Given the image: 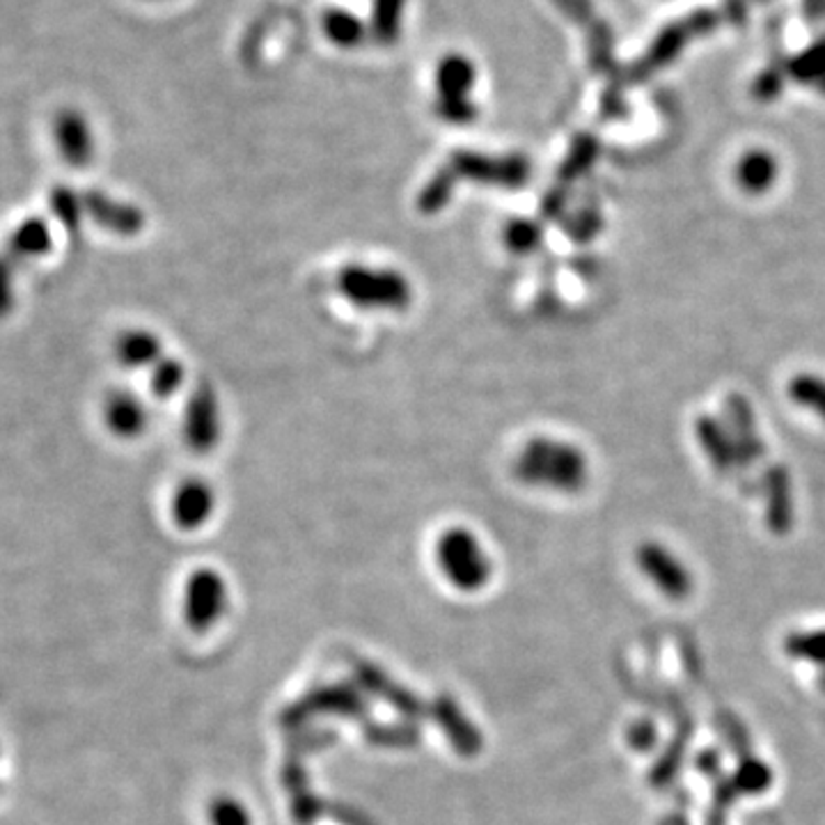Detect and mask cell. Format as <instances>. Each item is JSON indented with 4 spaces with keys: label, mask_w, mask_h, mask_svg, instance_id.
<instances>
[{
    "label": "cell",
    "mask_w": 825,
    "mask_h": 825,
    "mask_svg": "<svg viewBox=\"0 0 825 825\" xmlns=\"http://www.w3.org/2000/svg\"><path fill=\"white\" fill-rule=\"evenodd\" d=\"M229 589L223 574L212 567L195 569L184 587V619L193 633L212 631L227 610Z\"/></svg>",
    "instance_id": "8992f818"
},
{
    "label": "cell",
    "mask_w": 825,
    "mask_h": 825,
    "mask_svg": "<svg viewBox=\"0 0 825 825\" xmlns=\"http://www.w3.org/2000/svg\"><path fill=\"white\" fill-rule=\"evenodd\" d=\"M505 246L516 253V255H527V253H535L542 242H544V232L542 227L529 221V218H512L505 227Z\"/></svg>",
    "instance_id": "ffe728a7"
},
{
    "label": "cell",
    "mask_w": 825,
    "mask_h": 825,
    "mask_svg": "<svg viewBox=\"0 0 825 825\" xmlns=\"http://www.w3.org/2000/svg\"><path fill=\"white\" fill-rule=\"evenodd\" d=\"M216 505L218 497L210 482L202 478H186L172 491L170 516L184 533H195L214 518Z\"/></svg>",
    "instance_id": "ba28073f"
},
{
    "label": "cell",
    "mask_w": 825,
    "mask_h": 825,
    "mask_svg": "<svg viewBox=\"0 0 825 825\" xmlns=\"http://www.w3.org/2000/svg\"><path fill=\"white\" fill-rule=\"evenodd\" d=\"M789 399L825 425V376L816 372L795 374L789 381Z\"/></svg>",
    "instance_id": "5bb4252c"
},
{
    "label": "cell",
    "mask_w": 825,
    "mask_h": 825,
    "mask_svg": "<svg viewBox=\"0 0 825 825\" xmlns=\"http://www.w3.org/2000/svg\"><path fill=\"white\" fill-rule=\"evenodd\" d=\"M321 28H323V35H326V40L333 42L340 49L358 46L365 40V33H367V25L356 14H351V12L340 10V8H331V10L323 12Z\"/></svg>",
    "instance_id": "9a60e30c"
},
{
    "label": "cell",
    "mask_w": 825,
    "mask_h": 825,
    "mask_svg": "<svg viewBox=\"0 0 825 825\" xmlns=\"http://www.w3.org/2000/svg\"><path fill=\"white\" fill-rule=\"evenodd\" d=\"M406 0H374L372 33L381 44L397 42L401 33Z\"/></svg>",
    "instance_id": "ac0fdd59"
},
{
    "label": "cell",
    "mask_w": 825,
    "mask_h": 825,
    "mask_svg": "<svg viewBox=\"0 0 825 825\" xmlns=\"http://www.w3.org/2000/svg\"><path fill=\"white\" fill-rule=\"evenodd\" d=\"M438 722L446 725V731L450 736V741L454 743L457 750H463V754H473L480 746V736L478 731L468 725L463 714L457 709V706L450 699H443L438 704Z\"/></svg>",
    "instance_id": "e0dca14e"
},
{
    "label": "cell",
    "mask_w": 825,
    "mask_h": 825,
    "mask_svg": "<svg viewBox=\"0 0 825 825\" xmlns=\"http://www.w3.org/2000/svg\"><path fill=\"white\" fill-rule=\"evenodd\" d=\"M459 180L454 176V172L450 170V165H440L431 180L420 189V195H418V210L422 214H438L440 210H446L448 202L452 200L454 195V189H457Z\"/></svg>",
    "instance_id": "2e32d148"
},
{
    "label": "cell",
    "mask_w": 825,
    "mask_h": 825,
    "mask_svg": "<svg viewBox=\"0 0 825 825\" xmlns=\"http://www.w3.org/2000/svg\"><path fill=\"white\" fill-rule=\"evenodd\" d=\"M433 559L443 578L463 594L480 592L493 576L486 546L465 525H450L436 537Z\"/></svg>",
    "instance_id": "3957f363"
},
{
    "label": "cell",
    "mask_w": 825,
    "mask_h": 825,
    "mask_svg": "<svg viewBox=\"0 0 825 825\" xmlns=\"http://www.w3.org/2000/svg\"><path fill=\"white\" fill-rule=\"evenodd\" d=\"M186 383V365L172 356H163L150 369V386L157 397H172Z\"/></svg>",
    "instance_id": "d6986e66"
},
{
    "label": "cell",
    "mask_w": 825,
    "mask_h": 825,
    "mask_svg": "<svg viewBox=\"0 0 825 825\" xmlns=\"http://www.w3.org/2000/svg\"><path fill=\"white\" fill-rule=\"evenodd\" d=\"M87 204H90V212L101 227L117 232V234H125V237H129V234H138L144 225L142 212L129 202H120L104 193H93V195H87Z\"/></svg>",
    "instance_id": "7c38bea8"
},
{
    "label": "cell",
    "mask_w": 825,
    "mask_h": 825,
    "mask_svg": "<svg viewBox=\"0 0 825 825\" xmlns=\"http://www.w3.org/2000/svg\"><path fill=\"white\" fill-rule=\"evenodd\" d=\"M340 297L367 312H401L413 303V285L406 274L393 267L349 261L335 274Z\"/></svg>",
    "instance_id": "7a4b0ae2"
},
{
    "label": "cell",
    "mask_w": 825,
    "mask_h": 825,
    "mask_svg": "<svg viewBox=\"0 0 825 825\" xmlns=\"http://www.w3.org/2000/svg\"><path fill=\"white\" fill-rule=\"evenodd\" d=\"M55 136H57V144H61L63 157L69 163H74L76 168L90 163L95 154V136L78 113L61 115V120H57V127H55Z\"/></svg>",
    "instance_id": "4fadbf2b"
},
{
    "label": "cell",
    "mask_w": 825,
    "mask_h": 825,
    "mask_svg": "<svg viewBox=\"0 0 825 825\" xmlns=\"http://www.w3.org/2000/svg\"><path fill=\"white\" fill-rule=\"evenodd\" d=\"M210 823L212 825H253V816L248 807L234 799V795H218L210 805Z\"/></svg>",
    "instance_id": "44dd1931"
},
{
    "label": "cell",
    "mask_w": 825,
    "mask_h": 825,
    "mask_svg": "<svg viewBox=\"0 0 825 825\" xmlns=\"http://www.w3.org/2000/svg\"><path fill=\"white\" fill-rule=\"evenodd\" d=\"M182 436L186 448L195 454H210L218 448L223 438V410L212 383L200 381L191 390L182 413Z\"/></svg>",
    "instance_id": "52a82bcc"
},
{
    "label": "cell",
    "mask_w": 825,
    "mask_h": 825,
    "mask_svg": "<svg viewBox=\"0 0 825 825\" xmlns=\"http://www.w3.org/2000/svg\"><path fill=\"white\" fill-rule=\"evenodd\" d=\"M514 478L542 491L578 493L589 480V457L567 438L537 433L518 448Z\"/></svg>",
    "instance_id": "6da1fadb"
},
{
    "label": "cell",
    "mask_w": 825,
    "mask_h": 825,
    "mask_svg": "<svg viewBox=\"0 0 825 825\" xmlns=\"http://www.w3.org/2000/svg\"><path fill=\"white\" fill-rule=\"evenodd\" d=\"M104 422L115 436L138 438L150 425V413L133 393H113L104 401Z\"/></svg>",
    "instance_id": "30bf717a"
},
{
    "label": "cell",
    "mask_w": 825,
    "mask_h": 825,
    "mask_svg": "<svg viewBox=\"0 0 825 825\" xmlns=\"http://www.w3.org/2000/svg\"><path fill=\"white\" fill-rule=\"evenodd\" d=\"M478 67L463 53H448L433 72V110L440 120L463 127L478 120L480 106L473 101Z\"/></svg>",
    "instance_id": "277c9868"
},
{
    "label": "cell",
    "mask_w": 825,
    "mask_h": 825,
    "mask_svg": "<svg viewBox=\"0 0 825 825\" xmlns=\"http://www.w3.org/2000/svg\"><path fill=\"white\" fill-rule=\"evenodd\" d=\"M733 180L736 186L748 195H765L775 189L780 180V161L769 150H750L736 161Z\"/></svg>",
    "instance_id": "9c48e42d"
},
{
    "label": "cell",
    "mask_w": 825,
    "mask_h": 825,
    "mask_svg": "<svg viewBox=\"0 0 825 825\" xmlns=\"http://www.w3.org/2000/svg\"><path fill=\"white\" fill-rule=\"evenodd\" d=\"M115 356L127 369H152L163 358V342L152 331L131 329L117 338Z\"/></svg>",
    "instance_id": "8fae6325"
},
{
    "label": "cell",
    "mask_w": 825,
    "mask_h": 825,
    "mask_svg": "<svg viewBox=\"0 0 825 825\" xmlns=\"http://www.w3.org/2000/svg\"><path fill=\"white\" fill-rule=\"evenodd\" d=\"M457 180H470L491 189H521L529 176V163L518 154H484L459 150L448 161Z\"/></svg>",
    "instance_id": "5b68a950"
}]
</instances>
